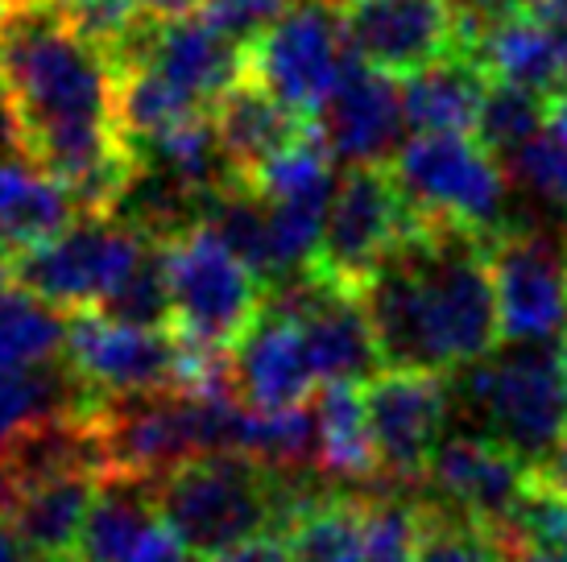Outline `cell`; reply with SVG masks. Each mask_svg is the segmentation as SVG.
Wrapping results in <instances>:
<instances>
[{
	"label": "cell",
	"mask_w": 567,
	"mask_h": 562,
	"mask_svg": "<svg viewBox=\"0 0 567 562\" xmlns=\"http://www.w3.org/2000/svg\"><path fill=\"white\" fill-rule=\"evenodd\" d=\"M530 480H535V464H526L497 438L473 430V435H456L440 443V451L423 476V500L435 513L464 521V525L497 538L505 547L509 521L518 513Z\"/></svg>",
	"instance_id": "11"
},
{
	"label": "cell",
	"mask_w": 567,
	"mask_h": 562,
	"mask_svg": "<svg viewBox=\"0 0 567 562\" xmlns=\"http://www.w3.org/2000/svg\"><path fill=\"white\" fill-rule=\"evenodd\" d=\"M352 46H348L344 9L328 0H299L290 13L249 46V75L316 125L331 87L340 83Z\"/></svg>",
	"instance_id": "10"
},
{
	"label": "cell",
	"mask_w": 567,
	"mask_h": 562,
	"mask_svg": "<svg viewBox=\"0 0 567 562\" xmlns=\"http://www.w3.org/2000/svg\"><path fill=\"white\" fill-rule=\"evenodd\" d=\"M328 4H336V9H352L357 0H328Z\"/></svg>",
	"instance_id": "45"
},
{
	"label": "cell",
	"mask_w": 567,
	"mask_h": 562,
	"mask_svg": "<svg viewBox=\"0 0 567 562\" xmlns=\"http://www.w3.org/2000/svg\"><path fill=\"white\" fill-rule=\"evenodd\" d=\"M299 0H204L199 13L224 30L228 38H237L240 46H252L261 33H269L282 21Z\"/></svg>",
	"instance_id": "33"
},
{
	"label": "cell",
	"mask_w": 567,
	"mask_h": 562,
	"mask_svg": "<svg viewBox=\"0 0 567 562\" xmlns=\"http://www.w3.org/2000/svg\"><path fill=\"white\" fill-rule=\"evenodd\" d=\"M142 66H150L154 75H162L187 100H195L199 108L212 112V104L233 83L249 75V46H240L237 38L216 30L204 13L162 17Z\"/></svg>",
	"instance_id": "18"
},
{
	"label": "cell",
	"mask_w": 567,
	"mask_h": 562,
	"mask_svg": "<svg viewBox=\"0 0 567 562\" xmlns=\"http://www.w3.org/2000/svg\"><path fill=\"white\" fill-rule=\"evenodd\" d=\"M171 281V331L183 344L233 352L266 311V281L207 223L162 244Z\"/></svg>",
	"instance_id": "6"
},
{
	"label": "cell",
	"mask_w": 567,
	"mask_h": 562,
	"mask_svg": "<svg viewBox=\"0 0 567 562\" xmlns=\"http://www.w3.org/2000/svg\"><path fill=\"white\" fill-rule=\"evenodd\" d=\"M514 562H567V550H522Z\"/></svg>",
	"instance_id": "41"
},
{
	"label": "cell",
	"mask_w": 567,
	"mask_h": 562,
	"mask_svg": "<svg viewBox=\"0 0 567 562\" xmlns=\"http://www.w3.org/2000/svg\"><path fill=\"white\" fill-rule=\"evenodd\" d=\"M452 406H456V389L447 373L385 368L369 376L364 409H369V426L378 443L381 480L423 485L426 468L443 443Z\"/></svg>",
	"instance_id": "13"
},
{
	"label": "cell",
	"mask_w": 567,
	"mask_h": 562,
	"mask_svg": "<svg viewBox=\"0 0 567 562\" xmlns=\"http://www.w3.org/2000/svg\"><path fill=\"white\" fill-rule=\"evenodd\" d=\"M505 547H509V554H522V550H567V488L543 480L535 471L518 513L509 521Z\"/></svg>",
	"instance_id": "28"
},
{
	"label": "cell",
	"mask_w": 567,
	"mask_h": 562,
	"mask_svg": "<svg viewBox=\"0 0 567 562\" xmlns=\"http://www.w3.org/2000/svg\"><path fill=\"white\" fill-rule=\"evenodd\" d=\"M178 335L171 327H133L100 311L66 319V364L95 402L178 389Z\"/></svg>",
	"instance_id": "14"
},
{
	"label": "cell",
	"mask_w": 567,
	"mask_h": 562,
	"mask_svg": "<svg viewBox=\"0 0 567 562\" xmlns=\"http://www.w3.org/2000/svg\"><path fill=\"white\" fill-rule=\"evenodd\" d=\"M316 430H319V471L340 485H373L381 480L378 443L369 426L361 385H323L316 406Z\"/></svg>",
	"instance_id": "24"
},
{
	"label": "cell",
	"mask_w": 567,
	"mask_h": 562,
	"mask_svg": "<svg viewBox=\"0 0 567 562\" xmlns=\"http://www.w3.org/2000/svg\"><path fill=\"white\" fill-rule=\"evenodd\" d=\"M348 46L385 75H414L447 54H473L481 17L460 0H357L344 9Z\"/></svg>",
	"instance_id": "12"
},
{
	"label": "cell",
	"mask_w": 567,
	"mask_h": 562,
	"mask_svg": "<svg viewBox=\"0 0 567 562\" xmlns=\"http://www.w3.org/2000/svg\"><path fill=\"white\" fill-rule=\"evenodd\" d=\"M63 4H71V9H95V4H104V0H63Z\"/></svg>",
	"instance_id": "44"
},
{
	"label": "cell",
	"mask_w": 567,
	"mask_h": 562,
	"mask_svg": "<svg viewBox=\"0 0 567 562\" xmlns=\"http://www.w3.org/2000/svg\"><path fill=\"white\" fill-rule=\"evenodd\" d=\"M410 216L493 236L509 223V166L473 133H414L390 157Z\"/></svg>",
	"instance_id": "4"
},
{
	"label": "cell",
	"mask_w": 567,
	"mask_h": 562,
	"mask_svg": "<svg viewBox=\"0 0 567 562\" xmlns=\"http://www.w3.org/2000/svg\"><path fill=\"white\" fill-rule=\"evenodd\" d=\"M158 480L145 471H109L83 517L75 562H125L133 542L162 517Z\"/></svg>",
	"instance_id": "21"
},
{
	"label": "cell",
	"mask_w": 567,
	"mask_h": 562,
	"mask_svg": "<svg viewBox=\"0 0 567 562\" xmlns=\"http://www.w3.org/2000/svg\"><path fill=\"white\" fill-rule=\"evenodd\" d=\"M54 562H75V559H54Z\"/></svg>",
	"instance_id": "46"
},
{
	"label": "cell",
	"mask_w": 567,
	"mask_h": 562,
	"mask_svg": "<svg viewBox=\"0 0 567 562\" xmlns=\"http://www.w3.org/2000/svg\"><path fill=\"white\" fill-rule=\"evenodd\" d=\"M212 125L220 137V149L233 166L237 183H249L266 162L290 149L295 140L311 133V121H302L295 108H286L266 83L245 75L212 104Z\"/></svg>",
	"instance_id": "19"
},
{
	"label": "cell",
	"mask_w": 567,
	"mask_h": 562,
	"mask_svg": "<svg viewBox=\"0 0 567 562\" xmlns=\"http://www.w3.org/2000/svg\"><path fill=\"white\" fill-rule=\"evenodd\" d=\"M319 137L344 166H385L402 145L406 112H402V87L394 75L348 59L340 83L331 87L328 104L316 116Z\"/></svg>",
	"instance_id": "15"
},
{
	"label": "cell",
	"mask_w": 567,
	"mask_h": 562,
	"mask_svg": "<svg viewBox=\"0 0 567 562\" xmlns=\"http://www.w3.org/2000/svg\"><path fill=\"white\" fill-rule=\"evenodd\" d=\"M555 356H559V376H564V393H567V335L555 344Z\"/></svg>",
	"instance_id": "43"
},
{
	"label": "cell",
	"mask_w": 567,
	"mask_h": 562,
	"mask_svg": "<svg viewBox=\"0 0 567 562\" xmlns=\"http://www.w3.org/2000/svg\"><path fill=\"white\" fill-rule=\"evenodd\" d=\"M488 240L452 223H410L361 290L385 368L452 376L502 347Z\"/></svg>",
	"instance_id": "2"
},
{
	"label": "cell",
	"mask_w": 567,
	"mask_h": 562,
	"mask_svg": "<svg viewBox=\"0 0 567 562\" xmlns=\"http://www.w3.org/2000/svg\"><path fill=\"white\" fill-rule=\"evenodd\" d=\"M66 323L63 311L33 298L30 290H4L0 294V373L13 368H42L63 360Z\"/></svg>",
	"instance_id": "26"
},
{
	"label": "cell",
	"mask_w": 567,
	"mask_h": 562,
	"mask_svg": "<svg viewBox=\"0 0 567 562\" xmlns=\"http://www.w3.org/2000/svg\"><path fill=\"white\" fill-rule=\"evenodd\" d=\"M154 240L112 216H80L38 249L13 252V285L54 311H100L142 266Z\"/></svg>",
	"instance_id": "7"
},
{
	"label": "cell",
	"mask_w": 567,
	"mask_h": 562,
	"mask_svg": "<svg viewBox=\"0 0 567 562\" xmlns=\"http://www.w3.org/2000/svg\"><path fill=\"white\" fill-rule=\"evenodd\" d=\"M228 368H233L237 402H245L257 414H282V409L307 406L316 385H323L299 319L274 311V306L257 314L245 340L228 352Z\"/></svg>",
	"instance_id": "17"
},
{
	"label": "cell",
	"mask_w": 567,
	"mask_h": 562,
	"mask_svg": "<svg viewBox=\"0 0 567 562\" xmlns=\"http://www.w3.org/2000/svg\"><path fill=\"white\" fill-rule=\"evenodd\" d=\"M502 344H551L567 327V232L509 219L488 240Z\"/></svg>",
	"instance_id": "8"
},
{
	"label": "cell",
	"mask_w": 567,
	"mask_h": 562,
	"mask_svg": "<svg viewBox=\"0 0 567 562\" xmlns=\"http://www.w3.org/2000/svg\"><path fill=\"white\" fill-rule=\"evenodd\" d=\"M290 562H364L369 492L323 488L282 530Z\"/></svg>",
	"instance_id": "25"
},
{
	"label": "cell",
	"mask_w": 567,
	"mask_h": 562,
	"mask_svg": "<svg viewBox=\"0 0 567 562\" xmlns=\"http://www.w3.org/2000/svg\"><path fill=\"white\" fill-rule=\"evenodd\" d=\"M13 285V252L0 244V294Z\"/></svg>",
	"instance_id": "42"
},
{
	"label": "cell",
	"mask_w": 567,
	"mask_h": 562,
	"mask_svg": "<svg viewBox=\"0 0 567 562\" xmlns=\"http://www.w3.org/2000/svg\"><path fill=\"white\" fill-rule=\"evenodd\" d=\"M100 314H109L116 323H133V327H171V281H166L162 244H150L142 266L100 306Z\"/></svg>",
	"instance_id": "29"
},
{
	"label": "cell",
	"mask_w": 567,
	"mask_h": 562,
	"mask_svg": "<svg viewBox=\"0 0 567 562\" xmlns=\"http://www.w3.org/2000/svg\"><path fill=\"white\" fill-rule=\"evenodd\" d=\"M538 476L543 480H551V485H559V488H567V430L559 435V443H555V451L538 464Z\"/></svg>",
	"instance_id": "38"
},
{
	"label": "cell",
	"mask_w": 567,
	"mask_h": 562,
	"mask_svg": "<svg viewBox=\"0 0 567 562\" xmlns=\"http://www.w3.org/2000/svg\"><path fill=\"white\" fill-rule=\"evenodd\" d=\"M0 83L21 149L71 190L83 216H112L137 170L116 71L63 0H0Z\"/></svg>",
	"instance_id": "1"
},
{
	"label": "cell",
	"mask_w": 567,
	"mask_h": 562,
	"mask_svg": "<svg viewBox=\"0 0 567 562\" xmlns=\"http://www.w3.org/2000/svg\"><path fill=\"white\" fill-rule=\"evenodd\" d=\"M204 562H290V550H286L282 533H257L249 542H237Z\"/></svg>",
	"instance_id": "35"
},
{
	"label": "cell",
	"mask_w": 567,
	"mask_h": 562,
	"mask_svg": "<svg viewBox=\"0 0 567 562\" xmlns=\"http://www.w3.org/2000/svg\"><path fill=\"white\" fill-rule=\"evenodd\" d=\"M30 418V393L17 373H0V438L13 435L21 422Z\"/></svg>",
	"instance_id": "36"
},
{
	"label": "cell",
	"mask_w": 567,
	"mask_h": 562,
	"mask_svg": "<svg viewBox=\"0 0 567 562\" xmlns=\"http://www.w3.org/2000/svg\"><path fill=\"white\" fill-rule=\"evenodd\" d=\"M13 157H25V149H21V133H17L13 108H9V95L0 83V162H13Z\"/></svg>",
	"instance_id": "37"
},
{
	"label": "cell",
	"mask_w": 567,
	"mask_h": 562,
	"mask_svg": "<svg viewBox=\"0 0 567 562\" xmlns=\"http://www.w3.org/2000/svg\"><path fill=\"white\" fill-rule=\"evenodd\" d=\"M464 9H473L481 21H493V17H505L514 13V9H522V4H530V0H460Z\"/></svg>",
	"instance_id": "40"
},
{
	"label": "cell",
	"mask_w": 567,
	"mask_h": 562,
	"mask_svg": "<svg viewBox=\"0 0 567 562\" xmlns=\"http://www.w3.org/2000/svg\"><path fill=\"white\" fill-rule=\"evenodd\" d=\"M133 4L154 17H183V13H195L204 0H133Z\"/></svg>",
	"instance_id": "39"
},
{
	"label": "cell",
	"mask_w": 567,
	"mask_h": 562,
	"mask_svg": "<svg viewBox=\"0 0 567 562\" xmlns=\"http://www.w3.org/2000/svg\"><path fill=\"white\" fill-rule=\"evenodd\" d=\"M125 562H204L195 550L178 538V533L171 530V521L166 517H158L150 530L133 542V550L125 554Z\"/></svg>",
	"instance_id": "34"
},
{
	"label": "cell",
	"mask_w": 567,
	"mask_h": 562,
	"mask_svg": "<svg viewBox=\"0 0 567 562\" xmlns=\"http://www.w3.org/2000/svg\"><path fill=\"white\" fill-rule=\"evenodd\" d=\"M410 223L414 216L398 190L390 162L385 166H348L328 207V223L319 236L311 273L361 294L364 281L402 244Z\"/></svg>",
	"instance_id": "9"
},
{
	"label": "cell",
	"mask_w": 567,
	"mask_h": 562,
	"mask_svg": "<svg viewBox=\"0 0 567 562\" xmlns=\"http://www.w3.org/2000/svg\"><path fill=\"white\" fill-rule=\"evenodd\" d=\"M473 59L488 79L543 100L567 92V0H530L514 13L481 21Z\"/></svg>",
	"instance_id": "16"
},
{
	"label": "cell",
	"mask_w": 567,
	"mask_h": 562,
	"mask_svg": "<svg viewBox=\"0 0 567 562\" xmlns=\"http://www.w3.org/2000/svg\"><path fill=\"white\" fill-rule=\"evenodd\" d=\"M100 480L104 476H63V480L25 488L9 500V509L0 513V525L13 533L38 562L75 559L83 517L92 509Z\"/></svg>",
	"instance_id": "20"
},
{
	"label": "cell",
	"mask_w": 567,
	"mask_h": 562,
	"mask_svg": "<svg viewBox=\"0 0 567 562\" xmlns=\"http://www.w3.org/2000/svg\"><path fill=\"white\" fill-rule=\"evenodd\" d=\"M543 112H547L543 95L514 87V83H502V79H488V92L481 100V116H476L473 137L485 145L488 154L509 162L543 128Z\"/></svg>",
	"instance_id": "27"
},
{
	"label": "cell",
	"mask_w": 567,
	"mask_h": 562,
	"mask_svg": "<svg viewBox=\"0 0 567 562\" xmlns=\"http://www.w3.org/2000/svg\"><path fill=\"white\" fill-rule=\"evenodd\" d=\"M564 207H567V204H564Z\"/></svg>",
	"instance_id": "47"
},
{
	"label": "cell",
	"mask_w": 567,
	"mask_h": 562,
	"mask_svg": "<svg viewBox=\"0 0 567 562\" xmlns=\"http://www.w3.org/2000/svg\"><path fill=\"white\" fill-rule=\"evenodd\" d=\"M522 190L543 204H567V140L538 128L518 154L505 162Z\"/></svg>",
	"instance_id": "32"
},
{
	"label": "cell",
	"mask_w": 567,
	"mask_h": 562,
	"mask_svg": "<svg viewBox=\"0 0 567 562\" xmlns=\"http://www.w3.org/2000/svg\"><path fill=\"white\" fill-rule=\"evenodd\" d=\"M419 509H423V521H419V554H414V562H514V554L497 538L435 513L423 497H419Z\"/></svg>",
	"instance_id": "31"
},
{
	"label": "cell",
	"mask_w": 567,
	"mask_h": 562,
	"mask_svg": "<svg viewBox=\"0 0 567 562\" xmlns=\"http://www.w3.org/2000/svg\"><path fill=\"white\" fill-rule=\"evenodd\" d=\"M419 497L402 492H369V538L364 562H414L419 554Z\"/></svg>",
	"instance_id": "30"
},
{
	"label": "cell",
	"mask_w": 567,
	"mask_h": 562,
	"mask_svg": "<svg viewBox=\"0 0 567 562\" xmlns=\"http://www.w3.org/2000/svg\"><path fill=\"white\" fill-rule=\"evenodd\" d=\"M485 92L488 75L473 54H447L414 75H402L406 128L414 133H473Z\"/></svg>",
	"instance_id": "22"
},
{
	"label": "cell",
	"mask_w": 567,
	"mask_h": 562,
	"mask_svg": "<svg viewBox=\"0 0 567 562\" xmlns=\"http://www.w3.org/2000/svg\"><path fill=\"white\" fill-rule=\"evenodd\" d=\"M80 204L63 183L38 170L30 157L0 162V244L9 252H25L54 240L80 219Z\"/></svg>",
	"instance_id": "23"
},
{
	"label": "cell",
	"mask_w": 567,
	"mask_h": 562,
	"mask_svg": "<svg viewBox=\"0 0 567 562\" xmlns=\"http://www.w3.org/2000/svg\"><path fill=\"white\" fill-rule=\"evenodd\" d=\"M460 393L481 435L535 468L567 430V393L551 344H505V352L464 368Z\"/></svg>",
	"instance_id": "5"
},
{
	"label": "cell",
	"mask_w": 567,
	"mask_h": 562,
	"mask_svg": "<svg viewBox=\"0 0 567 562\" xmlns=\"http://www.w3.org/2000/svg\"><path fill=\"white\" fill-rule=\"evenodd\" d=\"M171 530L199 559L249 542L278 525V471L240 451H204L158 480Z\"/></svg>",
	"instance_id": "3"
}]
</instances>
